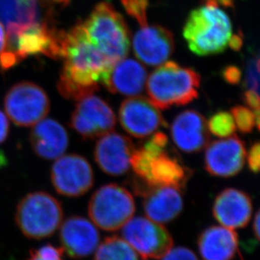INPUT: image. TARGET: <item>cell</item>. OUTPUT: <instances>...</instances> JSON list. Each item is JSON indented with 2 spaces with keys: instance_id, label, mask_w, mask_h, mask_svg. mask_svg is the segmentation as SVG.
Here are the masks:
<instances>
[{
  "instance_id": "d6986e66",
  "label": "cell",
  "mask_w": 260,
  "mask_h": 260,
  "mask_svg": "<svg viewBox=\"0 0 260 260\" xmlns=\"http://www.w3.org/2000/svg\"><path fill=\"white\" fill-rule=\"evenodd\" d=\"M216 221L228 229H243L253 214V203L245 192L228 188L216 197L212 208Z\"/></svg>"
},
{
  "instance_id": "cb8c5ba5",
  "label": "cell",
  "mask_w": 260,
  "mask_h": 260,
  "mask_svg": "<svg viewBox=\"0 0 260 260\" xmlns=\"http://www.w3.org/2000/svg\"><path fill=\"white\" fill-rule=\"evenodd\" d=\"M94 260H139L130 244L117 236L106 238L96 248Z\"/></svg>"
},
{
  "instance_id": "4dcf8cb0",
  "label": "cell",
  "mask_w": 260,
  "mask_h": 260,
  "mask_svg": "<svg viewBox=\"0 0 260 260\" xmlns=\"http://www.w3.org/2000/svg\"><path fill=\"white\" fill-rule=\"evenodd\" d=\"M241 71L238 67H226L222 72V77L228 83L231 84H237L241 80Z\"/></svg>"
},
{
  "instance_id": "f1b7e54d",
  "label": "cell",
  "mask_w": 260,
  "mask_h": 260,
  "mask_svg": "<svg viewBox=\"0 0 260 260\" xmlns=\"http://www.w3.org/2000/svg\"><path fill=\"white\" fill-rule=\"evenodd\" d=\"M162 260H199L196 253L189 248L177 247L171 248L162 258Z\"/></svg>"
},
{
  "instance_id": "5b68a950",
  "label": "cell",
  "mask_w": 260,
  "mask_h": 260,
  "mask_svg": "<svg viewBox=\"0 0 260 260\" xmlns=\"http://www.w3.org/2000/svg\"><path fill=\"white\" fill-rule=\"evenodd\" d=\"M83 25L88 39L112 63L127 56L131 44L127 25L111 4L96 5Z\"/></svg>"
},
{
  "instance_id": "2e32d148",
  "label": "cell",
  "mask_w": 260,
  "mask_h": 260,
  "mask_svg": "<svg viewBox=\"0 0 260 260\" xmlns=\"http://www.w3.org/2000/svg\"><path fill=\"white\" fill-rule=\"evenodd\" d=\"M59 229L61 248L71 258H83L90 255L101 240L94 224L83 216H70Z\"/></svg>"
},
{
  "instance_id": "9a60e30c",
  "label": "cell",
  "mask_w": 260,
  "mask_h": 260,
  "mask_svg": "<svg viewBox=\"0 0 260 260\" xmlns=\"http://www.w3.org/2000/svg\"><path fill=\"white\" fill-rule=\"evenodd\" d=\"M135 149L130 138L111 132L99 139L93 150V156L96 164L104 173L120 176L130 170Z\"/></svg>"
},
{
  "instance_id": "5bb4252c",
  "label": "cell",
  "mask_w": 260,
  "mask_h": 260,
  "mask_svg": "<svg viewBox=\"0 0 260 260\" xmlns=\"http://www.w3.org/2000/svg\"><path fill=\"white\" fill-rule=\"evenodd\" d=\"M119 120L123 129L136 138H147L161 126H167L159 109L144 97L123 101L119 109Z\"/></svg>"
},
{
  "instance_id": "d6a6232c",
  "label": "cell",
  "mask_w": 260,
  "mask_h": 260,
  "mask_svg": "<svg viewBox=\"0 0 260 260\" xmlns=\"http://www.w3.org/2000/svg\"><path fill=\"white\" fill-rule=\"evenodd\" d=\"M10 133V124L5 114L0 111V144L7 139Z\"/></svg>"
},
{
  "instance_id": "7402d4cb",
  "label": "cell",
  "mask_w": 260,
  "mask_h": 260,
  "mask_svg": "<svg viewBox=\"0 0 260 260\" xmlns=\"http://www.w3.org/2000/svg\"><path fill=\"white\" fill-rule=\"evenodd\" d=\"M198 248L205 260H232L238 251V233L225 226H210L201 233Z\"/></svg>"
},
{
  "instance_id": "277c9868",
  "label": "cell",
  "mask_w": 260,
  "mask_h": 260,
  "mask_svg": "<svg viewBox=\"0 0 260 260\" xmlns=\"http://www.w3.org/2000/svg\"><path fill=\"white\" fill-rule=\"evenodd\" d=\"M201 76L194 69L167 61L152 72L147 79L149 101L157 109L185 106L198 97Z\"/></svg>"
},
{
  "instance_id": "e0dca14e",
  "label": "cell",
  "mask_w": 260,
  "mask_h": 260,
  "mask_svg": "<svg viewBox=\"0 0 260 260\" xmlns=\"http://www.w3.org/2000/svg\"><path fill=\"white\" fill-rule=\"evenodd\" d=\"M133 51L143 63L159 66L166 62L174 52V37L169 29L161 25H144L134 36Z\"/></svg>"
},
{
  "instance_id": "e575fe53",
  "label": "cell",
  "mask_w": 260,
  "mask_h": 260,
  "mask_svg": "<svg viewBox=\"0 0 260 260\" xmlns=\"http://www.w3.org/2000/svg\"><path fill=\"white\" fill-rule=\"evenodd\" d=\"M260 214L259 211H257L256 212L255 216H254V219H253V233H254V236H255L256 239L257 241L259 240V222H260Z\"/></svg>"
},
{
  "instance_id": "ffe728a7",
  "label": "cell",
  "mask_w": 260,
  "mask_h": 260,
  "mask_svg": "<svg viewBox=\"0 0 260 260\" xmlns=\"http://www.w3.org/2000/svg\"><path fill=\"white\" fill-rule=\"evenodd\" d=\"M147 70L134 59L122 58L111 66L104 79V86L111 93L137 96L144 89Z\"/></svg>"
},
{
  "instance_id": "6da1fadb",
  "label": "cell",
  "mask_w": 260,
  "mask_h": 260,
  "mask_svg": "<svg viewBox=\"0 0 260 260\" xmlns=\"http://www.w3.org/2000/svg\"><path fill=\"white\" fill-rule=\"evenodd\" d=\"M62 46L64 67L57 88L64 98L79 101L98 90L114 63L90 42L81 23L64 32Z\"/></svg>"
},
{
  "instance_id": "30bf717a",
  "label": "cell",
  "mask_w": 260,
  "mask_h": 260,
  "mask_svg": "<svg viewBox=\"0 0 260 260\" xmlns=\"http://www.w3.org/2000/svg\"><path fill=\"white\" fill-rule=\"evenodd\" d=\"M52 184L58 194L79 197L93 187V169L81 155H62L56 159L51 170Z\"/></svg>"
},
{
  "instance_id": "7c38bea8",
  "label": "cell",
  "mask_w": 260,
  "mask_h": 260,
  "mask_svg": "<svg viewBox=\"0 0 260 260\" xmlns=\"http://www.w3.org/2000/svg\"><path fill=\"white\" fill-rule=\"evenodd\" d=\"M133 189L143 197V209L150 220L157 223H169L181 213L184 207L182 190L170 186H151L135 179Z\"/></svg>"
},
{
  "instance_id": "8d00e7d4",
  "label": "cell",
  "mask_w": 260,
  "mask_h": 260,
  "mask_svg": "<svg viewBox=\"0 0 260 260\" xmlns=\"http://www.w3.org/2000/svg\"><path fill=\"white\" fill-rule=\"evenodd\" d=\"M26 260H62L61 258H47L43 256L39 255L35 252L34 249L29 251V257Z\"/></svg>"
},
{
  "instance_id": "1f68e13d",
  "label": "cell",
  "mask_w": 260,
  "mask_h": 260,
  "mask_svg": "<svg viewBox=\"0 0 260 260\" xmlns=\"http://www.w3.org/2000/svg\"><path fill=\"white\" fill-rule=\"evenodd\" d=\"M243 101L248 108L253 111H259V95L253 90H247L243 95Z\"/></svg>"
},
{
  "instance_id": "ba28073f",
  "label": "cell",
  "mask_w": 260,
  "mask_h": 260,
  "mask_svg": "<svg viewBox=\"0 0 260 260\" xmlns=\"http://www.w3.org/2000/svg\"><path fill=\"white\" fill-rule=\"evenodd\" d=\"M8 116L15 125L29 127L43 120L50 111V101L41 87L22 82L10 88L5 99Z\"/></svg>"
},
{
  "instance_id": "ac0fdd59",
  "label": "cell",
  "mask_w": 260,
  "mask_h": 260,
  "mask_svg": "<svg viewBox=\"0 0 260 260\" xmlns=\"http://www.w3.org/2000/svg\"><path fill=\"white\" fill-rule=\"evenodd\" d=\"M170 131L175 146L187 153L202 151L210 142L206 119L194 110H187L179 114Z\"/></svg>"
},
{
  "instance_id": "f546056e",
  "label": "cell",
  "mask_w": 260,
  "mask_h": 260,
  "mask_svg": "<svg viewBox=\"0 0 260 260\" xmlns=\"http://www.w3.org/2000/svg\"><path fill=\"white\" fill-rule=\"evenodd\" d=\"M246 159L248 160L249 170L254 174H258L260 162V144L258 141L251 146L250 149L247 153Z\"/></svg>"
},
{
  "instance_id": "44dd1931",
  "label": "cell",
  "mask_w": 260,
  "mask_h": 260,
  "mask_svg": "<svg viewBox=\"0 0 260 260\" xmlns=\"http://www.w3.org/2000/svg\"><path fill=\"white\" fill-rule=\"evenodd\" d=\"M29 143L35 153L42 159H57L68 149L69 134L56 120L43 119L33 125Z\"/></svg>"
},
{
  "instance_id": "d4e9b609",
  "label": "cell",
  "mask_w": 260,
  "mask_h": 260,
  "mask_svg": "<svg viewBox=\"0 0 260 260\" xmlns=\"http://www.w3.org/2000/svg\"><path fill=\"white\" fill-rule=\"evenodd\" d=\"M207 122L209 133L217 138H226L236 133L235 122L231 113L226 111H218L209 119Z\"/></svg>"
},
{
  "instance_id": "f35d334b",
  "label": "cell",
  "mask_w": 260,
  "mask_h": 260,
  "mask_svg": "<svg viewBox=\"0 0 260 260\" xmlns=\"http://www.w3.org/2000/svg\"><path fill=\"white\" fill-rule=\"evenodd\" d=\"M206 1H209V0H206ZM215 1H216V0H215ZM216 3H217V2H216Z\"/></svg>"
},
{
  "instance_id": "9c48e42d",
  "label": "cell",
  "mask_w": 260,
  "mask_h": 260,
  "mask_svg": "<svg viewBox=\"0 0 260 260\" xmlns=\"http://www.w3.org/2000/svg\"><path fill=\"white\" fill-rule=\"evenodd\" d=\"M122 228L123 238L143 260L162 258L174 245L167 229L147 217L130 219Z\"/></svg>"
},
{
  "instance_id": "836d02e7",
  "label": "cell",
  "mask_w": 260,
  "mask_h": 260,
  "mask_svg": "<svg viewBox=\"0 0 260 260\" xmlns=\"http://www.w3.org/2000/svg\"><path fill=\"white\" fill-rule=\"evenodd\" d=\"M229 45L232 49L238 51L243 46V37L240 35H234L229 40Z\"/></svg>"
},
{
  "instance_id": "484cf974",
  "label": "cell",
  "mask_w": 260,
  "mask_h": 260,
  "mask_svg": "<svg viewBox=\"0 0 260 260\" xmlns=\"http://www.w3.org/2000/svg\"><path fill=\"white\" fill-rule=\"evenodd\" d=\"M232 116L235 122L236 127L243 134L253 132V128H257L255 115L253 111L245 106H238L231 110Z\"/></svg>"
},
{
  "instance_id": "74e56055",
  "label": "cell",
  "mask_w": 260,
  "mask_h": 260,
  "mask_svg": "<svg viewBox=\"0 0 260 260\" xmlns=\"http://www.w3.org/2000/svg\"><path fill=\"white\" fill-rule=\"evenodd\" d=\"M53 1H55V2H57V3H65V2H66V0H53Z\"/></svg>"
},
{
  "instance_id": "d590c367",
  "label": "cell",
  "mask_w": 260,
  "mask_h": 260,
  "mask_svg": "<svg viewBox=\"0 0 260 260\" xmlns=\"http://www.w3.org/2000/svg\"><path fill=\"white\" fill-rule=\"evenodd\" d=\"M6 47V36H5V28L0 22V54L5 50Z\"/></svg>"
},
{
  "instance_id": "83f0119b",
  "label": "cell",
  "mask_w": 260,
  "mask_h": 260,
  "mask_svg": "<svg viewBox=\"0 0 260 260\" xmlns=\"http://www.w3.org/2000/svg\"><path fill=\"white\" fill-rule=\"evenodd\" d=\"M245 87L247 90L259 92V57L250 59L246 69Z\"/></svg>"
},
{
  "instance_id": "8992f818",
  "label": "cell",
  "mask_w": 260,
  "mask_h": 260,
  "mask_svg": "<svg viewBox=\"0 0 260 260\" xmlns=\"http://www.w3.org/2000/svg\"><path fill=\"white\" fill-rule=\"evenodd\" d=\"M63 220L61 202L44 191L32 192L18 204L15 222L21 233L30 239L53 235Z\"/></svg>"
},
{
  "instance_id": "603a6c76",
  "label": "cell",
  "mask_w": 260,
  "mask_h": 260,
  "mask_svg": "<svg viewBox=\"0 0 260 260\" xmlns=\"http://www.w3.org/2000/svg\"><path fill=\"white\" fill-rule=\"evenodd\" d=\"M38 9L34 0H0V20L7 27L6 43L38 23Z\"/></svg>"
},
{
  "instance_id": "3957f363",
  "label": "cell",
  "mask_w": 260,
  "mask_h": 260,
  "mask_svg": "<svg viewBox=\"0 0 260 260\" xmlns=\"http://www.w3.org/2000/svg\"><path fill=\"white\" fill-rule=\"evenodd\" d=\"M183 35L194 54H217L223 52L229 45L232 37L231 21L215 0H209L206 5L189 14Z\"/></svg>"
},
{
  "instance_id": "4fadbf2b",
  "label": "cell",
  "mask_w": 260,
  "mask_h": 260,
  "mask_svg": "<svg viewBox=\"0 0 260 260\" xmlns=\"http://www.w3.org/2000/svg\"><path fill=\"white\" fill-rule=\"evenodd\" d=\"M206 147L205 168L212 176L230 178L243 170L247 151L245 144L237 136L214 141Z\"/></svg>"
},
{
  "instance_id": "52a82bcc",
  "label": "cell",
  "mask_w": 260,
  "mask_h": 260,
  "mask_svg": "<svg viewBox=\"0 0 260 260\" xmlns=\"http://www.w3.org/2000/svg\"><path fill=\"white\" fill-rule=\"evenodd\" d=\"M133 194L119 184H108L99 188L88 203V216L93 223L104 231L121 229L135 213Z\"/></svg>"
},
{
  "instance_id": "7a4b0ae2",
  "label": "cell",
  "mask_w": 260,
  "mask_h": 260,
  "mask_svg": "<svg viewBox=\"0 0 260 260\" xmlns=\"http://www.w3.org/2000/svg\"><path fill=\"white\" fill-rule=\"evenodd\" d=\"M169 139L164 133H153L133 153L131 167L138 179L151 186H170L183 190L192 171L176 153L168 151Z\"/></svg>"
},
{
  "instance_id": "4316f807",
  "label": "cell",
  "mask_w": 260,
  "mask_h": 260,
  "mask_svg": "<svg viewBox=\"0 0 260 260\" xmlns=\"http://www.w3.org/2000/svg\"><path fill=\"white\" fill-rule=\"evenodd\" d=\"M123 6L126 12L138 20L142 26L147 25V9L148 6L147 0H121Z\"/></svg>"
},
{
  "instance_id": "8fae6325",
  "label": "cell",
  "mask_w": 260,
  "mask_h": 260,
  "mask_svg": "<svg viewBox=\"0 0 260 260\" xmlns=\"http://www.w3.org/2000/svg\"><path fill=\"white\" fill-rule=\"evenodd\" d=\"M116 118L108 103L98 96L79 101L72 114L70 125L84 139H94L111 133Z\"/></svg>"
}]
</instances>
